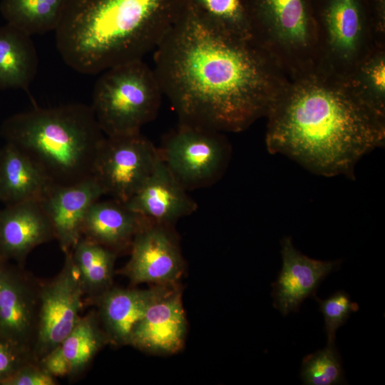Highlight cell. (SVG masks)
Returning <instances> with one entry per match:
<instances>
[{
  "label": "cell",
  "mask_w": 385,
  "mask_h": 385,
  "mask_svg": "<svg viewBox=\"0 0 385 385\" xmlns=\"http://www.w3.org/2000/svg\"><path fill=\"white\" fill-rule=\"evenodd\" d=\"M153 71L180 123L222 133L266 116L289 80L252 38L215 28L190 1L155 49Z\"/></svg>",
  "instance_id": "cell-1"
},
{
  "label": "cell",
  "mask_w": 385,
  "mask_h": 385,
  "mask_svg": "<svg viewBox=\"0 0 385 385\" xmlns=\"http://www.w3.org/2000/svg\"><path fill=\"white\" fill-rule=\"evenodd\" d=\"M266 117L270 153L324 176L352 175L359 160L384 142L385 115L350 78L322 71L289 79Z\"/></svg>",
  "instance_id": "cell-2"
},
{
  "label": "cell",
  "mask_w": 385,
  "mask_h": 385,
  "mask_svg": "<svg viewBox=\"0 0 385 385\" xmlns=\"http://www.w3.org/2000/svg\"><path fill=\"white\" fill-rule=\"evenodd\" d=\"M190 0H66L57 49L76 72L93 75L154 51Z\"/></svg>",
  "instance_id": "cell-3"
},
{
  "label": "cell",
  "mask_w": 385,
  "mask_h": 385,
  "mask_svg": "<svg viewBox=\"0 0 385 385\" xmlns=\"http://www.w3.org/2000/svg\"><path fill=\"white\" fill-rule=\"evenodd\" d=\"M0 134L51 185H73L92 177L106 138L91 106L82 103L14 114L3 121Z\"/></svg>",
  "instance_id": "cell-4"
},
{
  "label": "cell",
  "mask_w": 385,
  "mask_h": 385,
  "mask_svg": "<svg viewBox=\"0 0 385 385\" xmlns=\"http://www.w3.org/2000/svg\"><path fill=\"white\" fill-rule=\"evenodd\" d=\"M251 38L287 76L319 71L317 24L310 0H242Z\"/></svg>",
  "instance_id": "cell-5"
},
{
  "label": "cell",
  "mask_w": 385,
  "mask_h": 385,
  "mask_svg": "<svg viewBox=\"0 0 385 385\" xmlns=\"http://www.w3.org/2000/svg\"><path fill=\"white\" fill-rule=\"evenodd\" d=\"M317 24L319 68L351 78L376 48L385 47L370 0H310Z\"/></svg>",
  "instance_id": "cell-6"
},
{
  "label": "cell",
  "mask_w": 385,
  "mask_h": 385,
  "mask_svg": "<svg viewBox=\"0 0 385 385\" xmlns=\"http://www.w3.org/2000/svg\"><path fill=\"white\" fill-rule=\"evenodd\" d=\"M101 73L91 106L105 135L140 133L156 117L163 96L153 68L140 59Z\"/></svg>",
  "instance_id": "cell-7"
},
{
  "label": "cell",
  "mask_w": 385,
  "mask_h": 385,
  "mask_svg": "<svg viewBox=\"0 0 385 385\" xmlns=\"http://www.w3.org/2000/svg\"><path fill=\"white\" fill-rule=\"evenodd\" d=\"M222 133L180 123L165 136L160 158L187 190L209 186L222 175L230 155Z\"/></svg>",
  "instance_id": "cell-8"
},
{
  "label": "cell",
  "mask_w": 385,
  "mask_h": 385,
  "mask_svg": "<svg viewBox=\"0 0 385 385\" xmlns=\"http://www.w3.org/2000/svg\"><path fill=\"white\" fill-rule=\"evenodd\" d=\"M159 159L158 148L141 133L106 136L96 156L93 177L104 195L126 202L147 180Z\"/></svg>",
  "instance_id": "cell-9"
},
{
  "label": "cell",
  "mask_w": 385,
  "mask_h": 385,
  "mask_svg": "<svg viewBox=\"0 0 385 385\" xmlns=\"http://www.w3.org/2000/svg\"><path fill=\"white\" fill-rule=\"evenodd\" d=\"M65 254L63 270L40 294L35 346L40 359L61 344L81 317L84 291L71 251Z\"/></svg>",
  "instance_id": "cell-10"
},
{
  "label": "cell",
  "mask_w": 385,
  "mask_h": 385,
  "mask_svg": "<svg viewBox=\"0 0 385 385\" xmlns=\"http://www.w3.org/2000/svg\"><path fill=\"white\" fill-rule=\"evenodd\" d=\"M172 226L148 220L137 232L123 269L133 283L174 284L181 276L183 260Z\"/></svg>",
  "instance_id": "cell-11"
},
{
  "label": "cell",
  "mask_w": 385,
  "mask_h": 385,
  "mask_svg": "<svg viewBox=\"0 0 385 385\" xmlns=\"http://www.w3.org/2000/svg\"><path fill=\"white\" fill-rule=\"evenodd\" d=\"M282 267L272 284L273 306L284 316L298 311L300 304L315 292L325 277L340 267L341 260H314L294 248L292 239L281 240Z\"/></svg>",
  "instance_id": "cell-12"
},
{
  "label": "cell",
  "mask_w": 385,
  "mask_h": 385,
  "mask_svg": "<svg viewBox=\"0 0 385 385\" xmlns=\"http://www.w3.org/2000/svg\"><path fill=\"white\" fill-rule=\"evenodd\" d=\"M104 195L92 176L69 185H50L40 200L64 252L72 251L82 237V226L90 207Z\"/></svg>",
  "instance_id": "cell-13"
},
{
  "label": "cell",
  "mask_w": 385,
  "mask_h": 385,
  "mask_svg": "<svg viewBox=\"0 0 385 385\" xmlns=\"http://www.w3.org/2000/svg\"><path fill=\"white\" fill-rule=\"evenodd\" d=\"M166 285L134 328L129 344L158 354H171L183 346L186 320L180 293Z\"/></svg>",
  "instance_id": "cell-14"
},
{
  "label": "cell",
  "mask_w": 385,
  "mask_h": 385,
  "mask_svg": "<svg viewBox=\"0 0 385 385\" xmlns=\"http://www.w3.org/2000/svg\"><path fill=\"white\" fill-rule=\"evenodd\" d=\"M125 203L150 222L170 225L197 209V202L160 156L147 180Z\"/></svg>",
  "instance_id": "cell-15"
},
{
  "label": "cell",
  "mask_w": 385,
  "mask_h": 385,
  "mask_svg": "<svg viewBox=\"0 0 385 385\" xmlns=\"http://www.w3.org/2000/svg\"><path fill=\"white\" fill-rule=\"evenodd\" d=\"M54 237L40 200L5 205L0 209V257L21 262L38 245Z\"/></svg>",
  "instance_id": "cell-16"
},
{
  "label": "cell",
  "mask_w": 385,
  "mask_h": 385,
  "mask_svg": "<svg viewBox=\"0 0 385 385\" xmlns=\"http://www.w3.org/2000/svg\"><path fill=\"white\" fill-rule=\"evenodd\" d=\"M148 220L130 209L125 202L111 199L95 202L82 226V236L116 253L130 247L137 232Z\"/></svg>",
  "instance_id": "cell-17"
},
{
  "label": "cell",
  "mask_w": 385,
  "mask_h": 385,
  "mask_svg": "<svg viewBox=\"0 0 385 385\" xmlns=\"http://www.w3.org/2000/svg\"><path fill=\"white\" fill-rule=\"evenodd\" d=\"M166 285L143 290L115 288L102 294L100 316L108 341L129 344L134 328Z\"/></svg>",
  "instance_id": "cell-18"
},
{
  "label": "cell",
  "mask_w": 385,
  "mask_h": 385,
  "mask_svg": "<svg viewBox=\"0 0 385 385\" xmlns=\"http://www.w3.org/2000/svg\"><path fill=\"white\" fill-rule=\"evenodd\" d=\"M0 257V337L22 350L34 325V302L26 284Z\"/></svg>",
  "instance_id": "cell-19"
},
{
  "label": "cell",
  "mask_w": 385,
  "mask_h": 385,
  "mask_svg": "<svg viewBox=\"0 0 385 385\" xmlns=\"http://www.w3.org/2000/svg\"><path fill=\"white\" fill-rule=\"evenodd\" d=\"M31 36L6 24L0 26V91L28 90L38 72Z\"/></svg>",
  "instance_id": "cell-20"
},
{
  "label": "cell",
  "mask_w": 385,
  "mask_h": 385,
  "mask_svg": "<svg viewBox=\"0 0 385 385\" xmlns=\"http://www.w3.org/2000/svg\"><path fill=\"white\" fill-rule=\"evenodd\" d=\"M51 185L30 160L10 143L0 148V202L40 200Z\"/></svg>",
  "instance_id": "cell-21"
},
{
  "label": "cell",
  "mask_w": 385,
  "mask_h": 385,
  "mask_svg": "<svg viewBox=\"0 0 385 385\" xmlns=\"http://www.w3.org/2000/svg\"><path fill=\"white\" fill-rule=\"evenodd\" d=\"M66 0H1L0 11L10 24L32 36L56 29Z\"/></svg>",
  "instance_id": "cell-22"
},
{
  "label": "cell",
  "mask_w": 385,
  "mask_h": 385,
  "mask_svg": "<svg viewBox=\"0 0 385 385\" xmlns=\"http://www.w3.org/2000/svg\"><path fill=\"white\" fill-rule=\"evenodd\" d=\"M71 253L84 292L103 294L107 291L111 284L117 253L83 236Z\"/></svg>",
  "instance_id": "cell-23"
},
{
  "label": "cell",
  "mask_w": 385,
  "mask_h": 385,
  "mask_svg": "<svg viewBox=\"0 0 385 385\" xmlns=\"http://www.w3.org/2000/svg\"><path fill=\"white\" fill-rule=\"evenodd\" d=\"M106 341L107 337L100 329L95 314L80 317L60 344L70 364L71 376L83 371Z\"/></svg>",
  "instance_id": "cell-24"
},
{
  "label": "cell",
  "mask_w": 385,
  "mask_h": 385,
  "mask_svg": "<svg viewBox=\"0 0 385 385\" xmlns=\"http://www.w3.org/2000/svg\"><path fill=\"white\" fill-rule=\"evenodd\" d=\"M212 26L229 34L251 38L242 0H190Z\"/></svg>",
  "instance_id": "cell-25"
},
{
  "label": "cell",
  "mask_w": 385,
  "mask_h": 385,
  "mask_svg": "<svg viewBox=\"0 0 385 385\" xmlns=\"http://www.w3.org/2000/svg\"><path fill=\"white\" fill-rule=\"evenodd\" d=\"M350 78L365 101L385 115V47L373 51Z\"/></svg>",
  "instance_id": "cell-26"
},
{
  "label": "cell",
  "mask_w": 385,
  "mask_h": 385,
  "mask_svg": "<svg viewBox=\"0 0 385 385\" xmlns=\"http://www.w3.org/2000/svg\"><path fill=\"white\" fill-rule=\"evenodd\" d=\"M300 376L305 385L344 384L345 379L340 354L335 343L304 357Z\"/></svg>",
  "instance_id": "cell-27"
},
{
  "label": "cell",
  "mask_w": 385,
  "mask_h": 385,
  "mask_svg": "<svg viewBox=\"0 0 385 385\" xmlns=\"http://www.w3.org/2000/svg\"><path fill=\"white\" fill-rule=\"evenodd\" d=\"M313 297L319 303V309L324 316L327 343H335L336 332L345 323L351 312L359 309V306L343 290L336 292L324 300L317 298L316 295Z\"/></svg>",
  "instance_id": "cell-28"
},
{
  "label": "cell",
  "mask_w": 385,
  "mask_h": 385,
  "mask_svg": "<svg viewBox=\"0 0 385 385\" xmlns=\"http://www.w3.org/2000/svg\"><path fill=\"white\" fill-rule=\"evenodd\" d=\"M54 377L40 366L22 365L1 382L2 385H55Z\"/></svg>",
  "instance_id": "cell-29"
},
{
  "label": "cell",
  "mask_w": 385,
  "mask_h": 385,
  "mask_svg": "<svg viewBox=\"0 0 385 385\" xmlns=\"http://www.w3.org/2000/svg\"><path fill=\"white\" fill-rule=\"evenodd\" d=\"M24 350L0 337V384L21 366Z\"/></svg>",
  "instance_id": "cell-30"
},
{
  "label": "cell",
  "mask_w": 385,
  "mask_h": 385,
  "mask_svg": "<svg viewBox=\"0 0 385 385\" xmlns=\"http://www.w3.org/2000/svg\"><path fill=\"white\" fill-rule=\"evenodd\" d=\"M40 367L54 378L71 376L70 364L60 344L40 359Z\"/></svg>",
  "instance_id": "cell-31"
},
{
  "label": "cell",
  "mask_w": 385,
  "mask_h": 385,
  "mask_svg": "<svg viewBox=\"0 0 385 385\" xmlns=\"http://www.w3.org/2000/svg\"><path fill=\"white\" fill-rule=\"evenodd\" d=\"M1 148V147H0Z\"/></svg>",
  "instance_id": "cell-32"
}]
</instances>
